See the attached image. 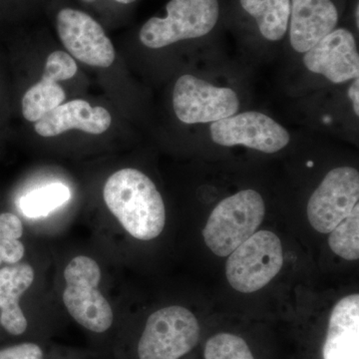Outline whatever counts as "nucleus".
I'll return each mask as SVG.
<instances>
[{
  "label": "nucleus",
  "mask_w": 359,
  "mask_h": 359,
  "mask_svg": "<svg viewBox=\"0 0 359 359\" xmlns=\"http://www.w3.org/2000/svg\"><path fill=\"white\" fill-rule=\"evenodd\" d=\"M108 209L137 240L159 237L166 223V210L152 180L139 170L126 168L111 175L103 190Z\"/></svg>",
  "instance_id": "obj_1"
},
{
  "label": "nucleus",
  "mask_w": 359,
  "mask_h": 359,
  "mask_svg": "<svg viewBox=\"0 0 359 359\" xmlns=\"http://www.w3.org/2000/svg\"><path fill=\"white\" fill-rule=\"evenodd\" d=\"M266 215V205L255 190L226 198L210 215L203 230L205 245L219 257L230 256L256 233Z\"/></svg>",
  "instance_id": "obj_2"
},
{
  "label": "nucleus",
  "mask_w": 359,
  "mask_h": 359,
  "mask_svg": "<svg viewBox=\"0 0 359 359\" xmlns=\"http://www.w3.org/2000/svg\"><path fill=\"white\" fill-rule=\"evenodd\" d=\"M166 11V18H150L142 26L139 39L148 48L205 36L219 18V0H170Z\"/></svg>",
  "instance_id": "obj_3"
},
{
  "label": "nucleus",
  "mask_w": 359,
  "mask_h": 359,
  "mask_svg": "<svg viewBox=\"0 0 359 359\" xmlns=\"http://www.w3.org/2000/svg\"><path fill=\"white\" fill-rule=\"evenodd\" d=\"M66 287L63 302L80 325L102 334L112 325L114 316L109 302L99 290L101 269L91 257L78 256L65 271Z\"/></svg>",
  "instance_id": "obj_4"
},
{
  "label": "nucleus",
  "mask_w": 359,
  "mask_h": 359,
  "mask_svg": "<svg viewBox=\"0 0 359 359\" xmlns=\"http://www.w3.org/2000/svg\"><path fill=\"white\" fill-rule=\"evenodd\" d=\"M282 242L276 233L259 231L229 256L228 282L236 290L252 294L263 289L283 268Z\"/></svg>",
  "instance_id": "obj_5"
},
{
  "label": "nucleus",
  "mask_w": 359,
  "mask_h": 359,
  "mask_svg": "<svg viewBox=\"0 0 359 359\" xmlns=\"http://www.w3.org/2000/svg\"><path fill=\"white\" fill-rule=\"evenodd\" d=\"M200 325L183 306H168L149 316L138 344L140 359H180L197 346Z\"/></svg>",
  "instance_id": "obj_6"
},
{
  "label": "nucleus",
  "mask_w": 359,
  "mask_h": 359,
  "mask_svg": "<svg viewBox=\"0 0 359 359\" xmlns=\"http://www.w3.org/2000/svg\"><path fill=\"white\" fill-rule=\"evenodd\" d=\"M174 111L185 124L216 122L235 115L240 108L237 93L226 87L215 86L205 80L183 75L173 92Z\"/></svg>",
  "instance_id": "obj_7"
},
{
  "label": "nucleus",
  "mask_w": 359,
  "mask_h": 359,
  "mask_svg": "<svg viewBox=\"0 0 359 359\" xmlns=\"http://www.w3.org/2000/svg\"><path fill=\"white\" fill-rule=\"evenodd\" d=\"M359 200V174L353 167L332 170L309 201L308 219L314 230L330 233L351 214Z\"/></svg>",
  "instance_id": "obj_8"
},
{
  "label": "nucleus",
  "mask_w": 359,
  "mask_h": 359,
  "mask_svg": "<svg viewBox=\"0 0 359 359\" xmlns=\"http://www.w3.org/2000/svg\"><path fill=\"white\" fill-rule=\"evenodd\" d=\"M212 141L224 147L245 146L273 154L287 147L290 136L285 127L273 118L257 112L241 113L212 123Z\"/></svg>",
  "instance_id": "obj_9"
},
{
  "label": "nucleus",
  "mask_w": 359,
  "mask_h": 359,
  "mask_svg": "<svg viewBox=\"0 0 359 359\" xmlns=\"http://www.w3.org/2000/svg\"><path fill=\"white\" fill-rule=\"evenodd\" d=\"M57 32L66 49L82 63L101 68L114 63L112 42L102 26L83 11L72 8L59 11Z\"/></svg>",
  "instance_id": "obj_10"
},
{
  "label": "nucleus",
  "mask_w": 359,
  "mask_h": 359,
  "mask_svg": "<svg viewBox=\"0 0 359 359\" xmlns=\"http://www.w3.org/2000/svg\"><path fill=\"white\" fill-rule=\"evenodd\" d=\"M304 63L309 71L335 84L355 79L359 75V55L355 37L346 28H335L306 52Z\"/></svg>",
  "instance_id": "obj_11"
},
{
  "label": "nucleus",
  "mask_w": 359,
  "mask_h": 359,
  "mask_svg": "<svg viewBox=\"0 0 359 359\" xmlns=\"http://www.w3.org/2000/svg\"><path fill=\"white\" fill-rule=\"evenodd\" d=\"M339 21L334 0H290V45L299 53H306L334 32Z\"/></svg>",
  "instance_id": "obj_12"
},
{
  "label": "nucleus",
  "mask_w": 359,
  "mask_h": 359,
  "mask_svg": "<svg viewBox=\"0 0 359 359\" xmlns=\"http://www.w3.org/2000/svg\"><path fill=\"white\" fill-rule=\"evenodd\" d=\"M112 117L103 107H92L84 100L61 104L47 113L35 124V131L42 137H54L79 129L86 133L99 135L109 129Z\"/></svg>",
  "instance_id": "obj_13"
},
{
  "label": "nucleus",
  "mask_w": 359,
  "mask_h": 359,
  "mask_svg": "<svg viewBox=\"0 0 359 359\" xmlns=\"http://www.w3.org/2000/svg\"><path fill=\"white\" fill-rule=\"evenodd\" d=\"M323 359H359V295L340 299L330 314Z\"/></svg>",
  "instance_id": "obj_14"
},
{
  "label": "nucleus",
  "mask_w": 359,
  "mask_h": 359,
  "mask_svg": "<svg viewBox=\"0 0 359 359\" xmlns=\"http://www.w3.org/2000/svg\"><path fill=\"white\" fill-rule=\"evenodd\" d=\"M33 280L34 269L30 264H11L0 269V323L8 334L20 335L27 328L20 299Z\"/></svg>",
  "instance_id": "obj_15"
},
{
  "label": "nucleus",
  "mask_w": 359,
  "mask_h": 359,
  "mask_svg": "<svg viewBox=\"0 0 359 359\" xmlns=\"http://www.w3.org/2000/svg\"><path fill=\"white\" fill-rule=\"evenodd\" d=\"M245 13L256 21L262 36L280 41L289 30L290 0H240Z\"/></svg>",
  "instance_id": "obj_16"
},
{
  "label": "nucleus",
  "mask_w": 359,
  "mask_h": 359,
  "mask_svg": "<svg viewBox=\"0 0 359 359\" xmlns=\"http://www.w3.org/2000/svg\"><path fill=\"white\" fill-rule=\"evenodd\" d=\"M65 97V90L57 82L42 77L23 96L22 114L27 121H39L47 113L61 105Z\"/></svg>",
  "instance_id": "obj_17"
},
{
  "label": "nucleus",
  "mask_w": 359,
  "mask_h": 359,
  "mask_svg": "<svg viewBox=\"0 0 359 359\" xmlns=\"http://www.w3.org/2000/svg\"><path fill=\"white\" fill-rule=\"evenodd\" d=\"M71 192L61 183L42 187L26 194L20 200V209L28 218H41L70 200Z\"/></svg>",
  "instance_id": "obj_18"
},
{
  "label": "nucleus",
  "mask_w": 359,
  "mask_h": 359,
  "mask_svg": "<svg viewBox=\"0 0 359 359\" xmlns=\"http://www.w3.org/2000/svg\"><path fill=\"white\" fill-rule=\"evenodd\" d=\"M328 245L337 256L347 261L359 259V205L330 231Z\"/></svg>",
  "instance_id": "obj_19"
},
{
  "label": "nucleus",
  "mask_w": 359,
  "mask_h": 359,
  "mask_svg": "<svg viewBox=\"0 0 359 359\" xmlns=\"http://www.w3.org/2000/svg\"><path fill=\"white\" fill-rule=\"evenodd\" d=\"M23 226L11 212L0 214V264L20 263L25 256V245L20 242Z\"/></svg>",
  "instance_id": "obj_20"
},
{
  "label": "nucleus",
  "mask_w": 359,
  "mask_h": 359,
  "mask_svg": "<svg viewBox=\"0 0 359 359\" xmlns=\"http://www.w3.org/2000/svg\"><path fill=\"white\" fill-rule=\"evenodd\" d=\"M205 359H255L249 346L242 337L231 334H219L208 340Z\"/></svg>",
  "instance_id": "obj_21"
},
{
  "label": "nucleus",
  "mask_w": 359,
  "mask_h": 359,
  "mask_svg": "<svg viewBox=\"0 0 359 359\" xmlns=\"http://www.w3.org/2000/svg\"><path fill=\"white\" fill-rule=\"evenodd\" d=\"M77 73V65L69 54L63 51L52 52L47 57L42 77L58 82L74 77Z\"/></svg>",
  "instance_id": "obj_22"
},
{
  "label": "nucleus",
  "mask_w": 359,
  "mask_h": 359,
  "mask_svg": "<svg viewBox=\"0 0 359 359\" xmlns=\"http://www.w3.org/2000/svg\"><path fill=\"white\" fill-rule=\"evenodd\" d=\"M0 359H43V353L35 344H21L0 349Z\"/></svg>",
  "instance_id": "obj_23"
},
{
  "label": "nucleus",
  "mask_w": 359,
  "mask_h": 359,
  "mask_svg": "<svg viewBox=\"0 0 359 359\" xmlns=\"http://www.w3.org/2000/svg\"><path fill=\"white\" fill-rule=\"evenodd\" d=\"M348 96L353 103L354 113L359 116V79L358 77L353 79V84L348 89Z\"/></svg>",
  "instance_id": "obj_24"
},
{
  "label": "nucleus",
  "mask_w": 359,
  "mask_h": 359,
  "mask_svg": "<svg viewBox=\"0 0 359 359\" xmlns=\"http://www.w3.org/2000/svg\"><path fill=\"white\" fill-rule=\"evenodd\" d=\"M354 20H355L356 28H359V4L356 2L355 8H354Z\"/></svg>",
  "instance_id": "obj_25"
},
{
  "label": "nucleus",
  "mask_w": 359,
  "mask_h": 359,
  "mask_svg": "<svg viewBox=\"0 0 359 359\" xmlns=\"http://www.w3.org/2000/svg\"><path fill=\"white\" fill-rule=\"evenodd\" d=\"M86 1H92V0H86ZM115 1L123 4H132V2L136 1V0H115Z\"/></svg>",
  "instance_id": "obj_26"
}]
</instances>
